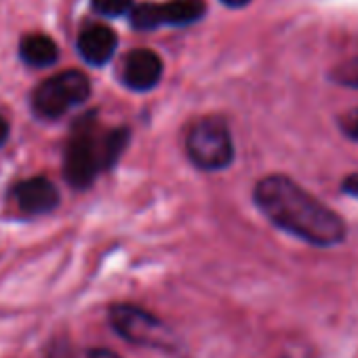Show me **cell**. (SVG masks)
I'll return each instance as SVG.
<instances>
[{"mask_svg":"<svg viewBox=\"0 0 358 358\" xmlns=\"http://www.w3.org/2000/svg\"><path fill=\"white\" fill-rule=\"evenodd\" d=\"M186 150L190 160L203 171H222L234 160V141L222 118H203L188 131Z\"/></svg>","mask_w":358,"mask_h":358,"instance_id":"cell-3","label":"cell"},{"mask_svg":"<svg viewBox=\"0 0 358 358\" xmlns=\"http://www.w3.org/2000/svg\"><path fill=\"white\" fill-rule=\"evenodd\" d=\"M15 203L22 211L41 215L49 213L59 205V192L47 177H30L20 182L13 190Z\"/></svg>","mask_w":358,"mask_h":358,"instance_id":"cell-7","label":"cell"},{"mask_svg":"<svg viewBox=\"0 0 358 358\" xmlns=\"http://www.w3.org/2000/svg\"><path fill=\"white\" fill-rule=\"evenodd\" d=\"M110 322L131 343L148 348H169L171 343L166 327L137 306H114L110 310Z\"/></svg>","mask_w":358,"mask_h":358,"instance_id":"cell-5","label":"cell"},{"mask_svg":"<svg viewBox=\"0 0 358 358\" xmlns=\"http://www.w3.org/2000/svg\"><path fill=\"white\" fill-rule=\"evenodd\" d=\"M91 95V83L83 72L70 70L45 80L34 91V110L43 118H59L70 108L87 101Z\"/></svg>","mask_w":358,"mask_h":358,"instance_id":"cell-4","label":"cell"},{"mask_svg":"<svg viewBox=\"0 0 358 358\" xmlns=\"http://www.w3.org/2000/svg\"><path fill=\"white\" fill-rule=\"evenodd\" d=\"M131 24L135 30H154L162 26V9L154 3H141L131 11Z\"/></svg>","mask_w":358,"mask_h":358,"instance_id":"cell-11","label":"cell"},{"mask_svg":"<svg viewBox=\"0 0 358 358\" xmlns=\"http://www.w3.org/2000/svg\"><path fill=\"white\" fill-rule=\"evenodd\" d=\"M7 137H9V122L0 116V145L7 141Z\"/></svg>","mask_w":358,"mask_h":358,"instance_id":"cell-17","label":"cell"},{"mask_svg":"<svg viewBox=\"0 0 358 358\" xmlns=\"http://www.w3.org/2000/svg\"><path fill=\"white\" fill-rule=\"evenodd\" d=\"M89 358H120L116 352H112V350H106V348H95V350H91L89 352Z\"/></svg>","mask_w":358,"mask_h":358,"instance_id":"cell-16","label":"cell"},{"mask_svg":"<svg viewBox=\"0 0 358 358\" xmlns=\"http://www.w3.org/2000/svg\"><path fill=\"white\" fill-rule=\"evenodd\" d=\"M85 122L76 129L74 137L68 143L66 158H64V175L68 184L76 190L89 188L95 177L108 169L106 166V152H103V135L95 133L91 120L83 118Z\"/></svg>","mask_w":358,"mask_h":358,"instance_id":"cell-2","label":"cell"},{"mask_svg":"<svg viewBox=\"0 0 358 358\" xmlns=\"http://www.w3.org/2000/svg\"><path fill=\"white\" fill-rule=\"evenodd\" d=\"M222 3L224 5H228V7H245V5H249L251 3V0H222Z\"/></svg>","mask_w":358,"mask_h":358,"instance_id":"cell-18","label":"cell"},{"mask_svg":"<svg viewBox=\"0 0 358 358\" xmlns=\"http://www.w3.org/2000/svg\"><path fill=\"white\" fill-rule=\"evenodd\" d=\"M341 194L358 201V173H350L341 179V186H339Z\"/></svg>","mask_w":358,"mask_h":358,"instance_id":"cell-15","label":"cell"},{"mask_svg":"<svg viewBox=\"0 0 358 358\" xmlns=\"http://www.w3.org/2000/svg\"><path fill=\"white\" fill-rule=\"evenodd\" d=\"M160 9H162V24L188 26L205 15L207 5L205 0H171V3L160 5Z\"/></svg>","mask_w":358,"mask_h":358,"instance_id":"cell-10","label":"cell"},{"mask_svg":"<svg viewBox=\"0 0 358 358\" xmlns=\"http://www.w3.org/2000/svg\"><path fill=\"white\" fill-rule=\"evenodd\" d=\"M253 203L274 228L310 247L331 249L348 238L343 217L287 175L262 177L253 188Z\"/></svg>","mask_w":358,"mask_h":358,"instance_id":"cell-1","label":"cell"},{"mask_svg":"<svg viewBox=\"0 0 358 358\" xmlns=\"http://www.w3.org/2000/svg\"><path fill=\"white\" fill-rule=\"evenodd\" d=\"M91 5L97 13L108 17H118L133 7V0H91Z\"/></svg>","mask_w":358,"mask_h":358,"instance_id":"cell-13","label":"cell"},{"mask_svg":"<svg viewBox=\"0 0 358 358\" xmlns=\"http://www.w3.org/2000/svg\"><path fill=\"white\" fill-rule=\"evenodd\" d=\"M118 45L114 30L106 26H91L78 36V51L91 66H103L110 62Z\"/></svg>","mask_w":358,"mask_h":358,"instance_id":"cell-8","label":"cell"},{"mask_svg":"<svg viewBox=\"0 0 358 358\" xmlns=\"http://www.w3.org/2000/svg\"><path fill=\"white\" fill-rule=\"evenodd\" d=\"M331 80L341 85V87H350V89H358V57L343 62L341 66H337L331 72Z\"/></svg>","mask_w":358,"mask_h":358,"instance_id":"cell-12","label":"cell"},{"mask_svg":"<svg viewBox=\"0 0 358 358\" xmlns=\"http://www.w3.org/2000/svg\"><path fill=\"white\" fill-rule=\"evenodd\" d=\"M162 76V62L150 49L131 51L122 66V83L133 91H150Z\"/></svg>","mask_w":358,"mask_h":358,"instance_id":"cell-6","label":"cell"},{"mask_svg":"<svg viewBox=\"0 0 358 358\" xmlns=\"http://www.w3.org/2000/svg\"><path fill=\"white\" fill-rule=\"evenodd\" d=\"M337 127H339V131H341V135H343L345 139L358 143V108L343 112V114L337 118Z\"/></svg>","mask_w":358,"mask_h":358,"instance_id":"cell-14","label":"cell"},{"mask_svg":"<svg viewBox=\"0 0 358 358\" xmlns=\"http://www.w3.org/2000/svg\"><path fill=\"white\" fill-rule=\"evenodd\" d=\"M20 53H22V59L34 68H47L55 64L59 55L55 41L47 34H28L20 45Z\"/></svg>","mask_w":358,"mask_h":358,"instance_id":"cell-9","label":"cell"}]
</instances>
